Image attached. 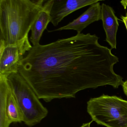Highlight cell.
<instances>
[{
  "mask_svg": "<svg viewBox=\"0 0 127 127\" xmlns=\"http://www.w3.org/2000/svg\"><path fill=\"white\" fill-rule=\"evenodd\" d=\"M98 39L95 34L78 33L32 46L18 72L38 98L47 102L75 98L78 92L88 88L106 85L118 88L124 82L114 70L119 58Z\"/></svg>",
  "mask_w": 127,
  "mask_h": 127,
  "instance_id": "cell-1",
  "label": "cell"
},
{
  "mask_svg": "<svg viewBox=\"0 0 127 127\" xmlns=\"http://www.w3.org/2000/svg\"><path fill=\"white\" fill-rule=\"evenodd\" d=\"M44 0H0V45L15 44L28 37Z\"/></svg>",
  "mask_w": 127,
  "mask_h": 127,
  "instance_id": "cell-2",
  "label": "cell"
},
{
  "mask_svg": "<svg viewBox=\"0 0 127 127\" xmlns=\"http://www.w3.org/2000/svg\"><path fill=\"white\" fill-rule=\"evenodd\" d=\"M5 75L21 110L23 122L29 127L39 123L48 114L47 108L43 105L35 92L18 72Z\"/></svg>",
  "mask_w": 127,
  "mask_h": 127,
  "instance_id": "cell-3",
  "label": "cell"
},
{
  "mask_svg": "<svg viewBox=\"0 0 127 127\" xmlns=\"http://www.w3.org/2000/svg\"><path fill=\"white\" fill-rule=\"evenodd\" d=\"M87 111L92 121L106 127H127V101L116 96L103 94L91 98Z\"/></svg>",
  "mask_w": 127,
  "mask_h": 127,
  "instance_id": "cell-4",
  "label": "cell"
},
{
  "mask_svg": "<svg viewBox=\"0 0 127 127\" xmlns=\"http://www.w3.org/2000/svg\"><path fill=\"white\" fill-rule=\"evenodd\" d=\"M32 47L28 36L15 44L0 45V74L18 72L22 61Z\"/></svg>",
  "mask_w": 127,
  "mask_h": 127,
  "instance_id": "cell-5",
  "label": "cell"
},
{
  "mask_svg": "<svg viewBox=\"0 0 127 127\" xmlns=\"http://www.w3.org/2000/svg\"><path fill=\"white\" fill-rule=\"evenodd\" d=\"M99 0H51L50 22L57 26L66 16L83 7L100 2Z\"/></svg>",
  "mask_w": 127,
  "mask_h": 127,
  "instance_id": "cell-6",
  "label": "cell"
},
{
  "mask_svg": "<svg viewBox=\"0 0 127 127\" xmlns=\"http://www.w3.org/2000/svg\"><path fill=\"white\" fill-rule=\"evenodd\" d=\"M101 6L99 2L91 5L89 8L79 17L66 26L53 31L73 30L77 33L81 32L94 22L101 20Z\"/></svg>",
  "mask_w": 127,
  "mask_h": 127,
  "instance_id": "cell-7",
  "label": "cell"
},
{
  "mask_svg": "<svg viewBox=\"0 0 127 127\" xmlns=\"http://www.w3.org/2000/svg\"><path fill=\"white\" fill-rule=\"evenodd\" d=\"M101 6V20L106 34V41L111 49H116V36L119 27L118 18L112 7L105 3H102Z\"/></svg>",
  "mask_w": 127,
  "mask_h": 127,
  "instance_id": "cell-8",
  "label": "cell"
},
{
  "mask_svg": "<svg viewBox=\"0 0 127 127\" xmlns=\"http://www.w3.org/2000/svg\"><path fill=\"white\" fill-rule=\"evenodd\" d=\"M51 0H45L43 8L31 29L30 41L33 46L40 44L43 32L50 22V10Z\"/></svg>",
  "mask_w": 127,
  "mask_h": 127,
  "instance_id": "cell-9",
  "label": "cell"
},
{
  "mask_svg": "<svg viewBox=\"0 0 127 127\" xmlns=\"http://www.w3.org/2000/svg\"><path fill=\"white\" fill-rule=\"evenodd\" d=\"M9 90L6 76L0 74V127H9L11 124L6 110V99Z\"/></svg>",
  "mask_w": 127,
  "mask_h": 127,
  "instance_id": "cell-10",
  "label": "cell"
},
{
  "mask_svg": "<svg viewBox=\"0 0 127 127\" xmlns=\"http://www.w3.org/2000/svg\"><path fill=\"white\" fill-rule=\"evenodd\" d=\"M6 110L8 119L11 123L23 122L21 110L10 89L6 99Z\"/></svg>",
  "mask_w": 127,
  "mask_h": 127,
  "instance_id": "cell-11",
  "label": "cell"
},
{
  "mask_svg": "<svg viewBox=\"0 0 127 127\" xmlns=\"http://www.w3.org/2000/svg\"><path fill=\"white\" fill-rule=\"evenodd\" d=\"M122 86L125 95L127 96V80L123 82Z\"/></svg>",
  "mask_w": 127,
  "mask_h": 127,
  "instance_id": "cell-12",
  "label": "cell"
},
{
  "mask_svg": "<svg viewBox=\"0 0 127 127\" xmlns=\"http://www.w3.org/2000/svg\"><path fill=\"white\" fill-rule=\"evenodd\" d=\"M121 18L122 19V21L125 24L127 30V15L126 16L122 15L121 16Z\"/></svg>",
  "mask_w": 127,
  "mask_h": 127,
  "instance_id": "cell-13",
  "label": "cell"
},
{
  "mask_svg": "<svg viewBox=\"0 0 127 127\" xmlns=\"http://www.w3.org/2000/svg\"><path fill=\"white\" fill-rule=\"evenodd\" d=\"M120 3L125 9H126L127 8V0H123L120 1Z\"/></svg>",
  "mask_w": 127,
  "mask_h": 127,
  "instance_id": "cell-14",
  "label": "cell"
},
{
  "mask_svg": "<svg viewBox=\"0 0 127 127\" xmlns=\"http://www.w3.org/2000/svg\"><path fill=\"white\" fill-rule=\"evenodd\" d=\"M93 121H92L91 122L87 123H84L80 127H91V123H92Z\"/></svg>",
  "mask_w": 127,
  "mask_h": 127,
  "instance_id": "cell-15",
  "label": "cell"
}]
</instances>
